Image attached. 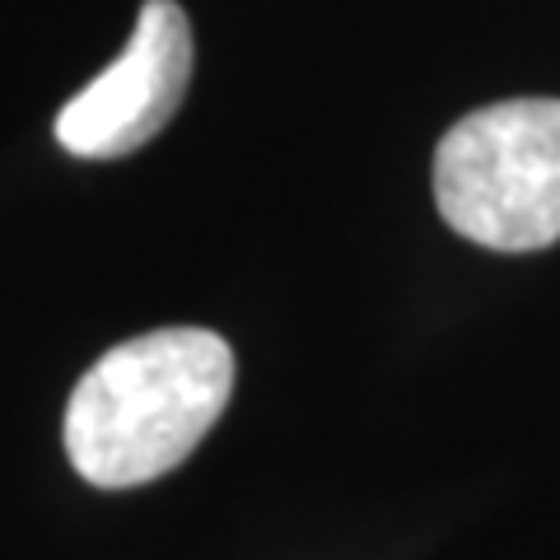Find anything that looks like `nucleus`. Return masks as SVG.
Wrapping results in <instances>:
<instances>
[{
  "label": "nucleus",
  "instance_id": "1",
  "mask_svg": "<svg viewBox=\"0 0 560 560\" xmlns=\"http://www.w3.org/2000/svg\"><path fill=\"white\" fill-rule=\"evenodd\" d=\"M234 393V350L206 327H160L98 355L70 393L66 453L84 481L131 490L160 481Z\"/></svg>",
  "mask_w": 560,
  "mask_h": 560
},
{
  "label": "nucleus",
  "instance_id": "2",
  "mask_svg": "<svg viewBox=\"0 0 560 560\" xmlns=\"http://www.w3.org/2000/svg\"><path fill=\"white\" fill-rule=\"evenodd\" d=\"M434 206L490 253L560 238V98H504L467 113L434 150Z\"/></svg>",
  "mask_w": 560,
  "mask_h": 560
},
{
  "label": "nucleus",
  "instance_id": "3",
  "mask_svg": "<svg viewBox=\"0 0 560 560\" xmlns=\"http://www.w3.org/2000/svg\"><path fill=\"white\" fill-rule=\"evenodd\" d=\"M191 80V24L173 0H145L121 57L57 113V145L75 160H121L160 136Z\"/></svg>",
  "mask_w": 560,
  "mask_h": 560
}]
</instances>
